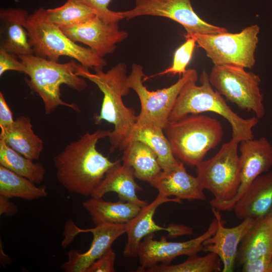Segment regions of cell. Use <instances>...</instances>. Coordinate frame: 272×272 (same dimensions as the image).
<instances>
[{
  "label": "cell",
  "mask_w": 272,
  "mask_h": 272,
  "mask_svg": "<svg viewBox=\"0 0 272 272\" xmlns=\"http://www.w3.org/2000/svg\"><path fill=\"white\" fill-rule=\"evenodd\" d=\"M110 131L86 132L66 145L53 158L58 181L69 191L92 195L108 171L118 161H111L97 149V144L108 138Z\"/></svg>",
  "instance_id": "1"
},
{
  "label": "cell",
  "mask_w": 272,
  "mask_h": 272,
  "mask_svg": "<svg viewBox=\"0 0 272 272\" xmlns=\"http://www.w3.org/2000/svg\"><path fill=\"white\" fill-rule=\"evenodd\" d=\"M77 73L96 84L103 93L100 112L94 114L93 120L95 124L104 121L112 124L113 129L108 137L110 151H123L130 141L138 119L134 110L126 107L122 100L130 89L127 85L125 63L119 62L107 72L101 70L95 73L80 63Z\"/></svg>",
  "instance_id": "2"
},
{
  "label": "cell",
  "mask_w": 272,
  "mask_h": 272,
  "mask_svg": "<svg viewBox=\"0 0 272 272\" xmlns=\"http://www.w3.org/2000/svg\"><path fill=\"white\" fill-rule=\"evenodd\" d=\"M197 80L186 83L182 88L169 117V121H176L189 115L205 112L215 113L223 117L231 124L232 139L241 142L253 139L252 128L258 123L256 116L244 118L235 112L224 98L211 85L209 74L203 71Z\"/></svg>",
  "instance_id": "3"
},
{
  "label": "cell",
  "mask_w": 272,
  "mask_h": 272,
  "mask_svg": "<svg viewBox=\"0 0 272 272\" xmlns=\"http://www.w3.org/2000/svg\"><path fill=\"white\" fill-rule=\"evenodd\" d=\"M19 58L24 64V73L29 77L26 79V82L31 91L42 100L46 115L51 114L60 106H66L77 112H81L77 104L63 101L60 94L62 85L78 92L87 88L88 84L85 79L79 76L77 73L80 63L73 60L60 63L34 54Z\"/></svg>",
  "instance_id": "4"
},
{
  "label": "cell",
  "mask_w": 272,
  "mask_h": 272,
  "mask_svg": "<svg viewBox=\"0 0 272 272\" xmlns=\"http://www.w3.org/2000/svg\"><path fill=\"white\" fill-rule=\"evenodd\" d=\"M26 27L33 54L36 56L53 61H58L62 56H68L95 71L103 70L107 64L103 57L72 41L50 22L46 9L40 8L29 15Z\"/></svg>",
  "instance_id": "5"
},
{
  "label": "cell",
  "mask_w": 272,
  "mask_h": 272,
  "mask_svg": "<svg viewBox=\"0 0 272 272\" xmlns=\"http://www.w3.org/2000/svg\"><path fill=\"white\" fill-rule=\"evenodd\" d=\"M164 131L175 157L183 163L195 167L221 142L223 136L220 121L199 114L169 121Z\"/></svg>",
  "instance_id": "6"
},
{
  "label": "cell",
  "mask_w": 272,
  "mask_h": 272,
  "mask_svg": "<svg viewBox=\"0 0 272 272\" xmlns=\"http://www.w3.org/2000/svg\"><path fill=\"white\" fill-rule=\"evenodd\" d=\"M239 144L231 139L224 144L213 157L203 160L195 166L196 177L201 187L214 196L211 201H229L238 192L241 181Z\"/></svg>",
  "instance_id": "7"
},
{
  "label": "cell",
  "mask_w": 272,
  "mask_h": 272,
  "mask_svg": "<svg viewBox=\"0 0 272 272\" xmlns=\"http://www.w3.org/2000/svg\"><path fill=\"white\" fill-rule=\"evenodd\" d=\"M259 31L257 25H252L239 33L227 31L184 37L193 38L214 65H233L251 69L255 63L254 54Z\"/></svg>",
  "instance_id": "8"
},
{
  "label": "cell",
  "mask_w": 272,
  "mask_h": 272,
  "mask_svg": "<svg viewBox=\"0 0 272 272\" xmlns=\"http://www.w3.org/2000/svg\"><path fill=\"white\" fill-rule=\"evenodd\" d=\"M143 70L141 65L133 64L127 80L128 87L137 93L141 103L136 124L151 123L164 129L182 88L188 81L197 80V72L195 69H187L170 86L150 91L143 84V79L146 76Z\"/></svg>",
  "instance_id": "9"
},
{
  "label": "cell",
  "mask_w": 272,
  "mask_h": 272,
  "mask_svg": "<svg viewBox=\"0 0 272 272\" xmlns=\"http://www.w3.org/2000/svg\"><path fill=\"white\" fill-rule=\"evenodd\" d=\"M213 87L226 100L247 112L252 111L258 118L265 110L259 84L260 77L245 68L233 65H214L209 74Z\"/></svg>",
  "instance_id": "10"
},
{
  "label": "cell",
  "mask_w": 272,
  "mask_h": 272,
  "mask_svg": "<svg viewBox=\"0 0 272 272\" xmlns=\"http://www.w3.org/2000/svg\"><path fill=\"white\" fill-rule=\"evenodd\" d=\"M120 13L127 20L142 16L171 19L184 28L186 32L185 36L228 31L224 27L212 25L200 18L194 12L190 0H135L132 9Z\"/></svg>",
  "instance_id": "11"
},
{
  "label": "cell",
  "mask_w": 272,
  "mask_h": 272,
  "mask_svg": "<svg viewBox=\"0 0 272 272\" xmlns=\"http://www.w3.org/2000/svg\"><path fill=\"white\" fill-rule=\"evenodd\" d=\"M126 224L103 223L95 227L82 229L78 228L71 220L65 225L61 246L67 247L75 237L80 233L91 232L93 240L89 249L81 253L71 250L68 253V259L60 266L65 272H86L90 266L109 249L113 242L125 233Z\"/></svg>",
  "instance_id": "12"
},
{
  "label": "cell",
  "mask_w": 272,
  "mask_h": 272,
  "mask_svg": "<svg viewBox=\"0 0 272 272\" xmlns=\"http://www.w3.org/2000/svg\"><path fill=\"white\" fill-rule=\"evenodd\" d=\"M218 221L214 217L208 229L199 236L185 241H168L165 236L160 240L154 238V233L145 236L141 242L138 252L141 266L137 271H144L159 262L169 264L181 255L191 256L202 251L203 243L215 232Z\"/></svg>",
  "instance_id": "13"
},
{
  "label": "cell",
  "mask_w": 272,
  "mask_h": 272,
  "mask_svg": "<svg viewBox=\"0 0 272 272\" xmlns=\"http://www.w3.org/2000/svg\"><path fill=\"white\" fill-rule=\"evenodd\" d=\"M241 181L238 192L231 200L225 202L210 201L212 208L220 211H230L251 183L272 167V146L265 137L239 143Z\"/></svg>",
  "instance_id": "14"
},
{
  "label": "cell",
  "mask_w": 272,
  "mask_h": 272,
  "mask_svg": "<svg viewBox=\"0 0 272 272\" xmlns=\"http://www.w3.org/2000/svg\"><path fill=\"white\" fill-rule=\"evenodd\" d=\"M169 202L181 203L182 200L176 197H167L158 193L151 202L142 207L138 214L126 224L125 233L127 234V241L123 252L124 257H137L142 240L147 235L155 232L167 231L171 237L192 233L191 228L182 225L172 224L165 227L156 223L153 217L156 210L161 205Z\"/></svg>",
  "instance_id": "15"
},
{
  "label": "cell",
  "mask_w": 272,
  "mask_h": 272,
  "mask_svg": "<svg viewBox=\"0 0 272 272\" xmlns=\"http://www.w3.org/2000/svg\"><path fill=\"white\" fill-rule=\"evenodd\" d=\"M60 28L72 41L87 45L103 58L114 52L117 44L125 40L128 35L119 29L117 23H106L97 16L78 25Z\"/></svg>",
  "instance_id": "16"
},
{
  "label": "cell",
  "mask_w": 272,
  "mask_h": 272,
  "mask_svg": "<svg viewBox=\"0 0 272 272\" xmlns=\"http://www.w3.org/2000/svg\"><path fill=\"white\" fill-rule=\"evenodd\" d=\"M218 221L215 233L203 243L202 251L217 254L222 262V272L234 270L239 244L248 231L257 219L247 218L239 225L231 228L225 227L221 211L212 208Z\"/></svg>",
  "instance_id": "17"
},
{
  "label": "cell",
  "mask_w": 272,
  "mask_h": 272,
  "mask_svg": "<svg viewBox=\"0 0 272 272\" xmlns=\"http://www.w3.org/2000/svg\"><path fill=\"white\" fill-rule=\"evenodd\" d=\"M158 193L189 201L205 200L206 196L197 177L188 174L184 163H179L162 171L150 183Z\"/></svg>",
  "instance_id": "18"
},
{
  "label": "cell",
  "mask_w": 272,
  "mask_h": 272,
  "mask_svg": "<svg viewBox=\"0 0 272 272\" xmlns=\"http://www.w3.org/2000/svg\"><path fill=\"white\" fill-rule=\"evenodd\" d=\"M29 14L21 8L1 9V46L18 57L33 54L26 26Z\"/></svg>",
  "instance_id": "19"
},
{
  "label": "cell",
  "mask_w": 272,
  "mask_h": 272,
  "mask_svg": "<svg viewBox=\"0 0 272 272\" xmlns=\"http://www.w3.org/2000/svg\"><path fill=\"white\" fill-rule=\"evenodd\" d=\"M272 209V171L258 176L234 206L240 220L256 219L268 214Z\"/></svg>",
  "instance_id": "20"
},
{
  "label": "cell",
  "mask_w": 272,
  "mask_h": 272,
  "mask_svg": "<svg viewBox=\"0 0 272 272\" xmlns=\"http://www.w3.org/2000/svg\"><path fill=\"white\" fill-rule=\"evenodd\" d=\"M118 159L117 162L106 173L91 197L102 198L108 192L118 194L119 200L137 204L141 207L147 205L146 200L141 199L137 194L142 188L135 181L133 168Z\"/></svg>",
  "instance_id": "21"
},
{
  "label": "cell",
  "mask_w": 272,
  "mask_h": 272,
  "mask_svg": "<svg viewBox=\"0 0 272 272\" xmlns=\"http://www.w3.org/2000/svg\"><path fill=\"white\" fill-rule=\"evenodd\" d=\"M0 140L24 156L38 160L44 148L42 140L32 129L31 118L20 116L9 126L1 128Z\"/></svg>",
  "instance_id": "22"
},
{
  "label": "cell",
  "mask_w": 272,
  "mask_h": 272,
  "mask_svg": "<svg viewBox=\"0 0 272 272\" xmlns=\"http://www.w3.org/2000/svg\"><path fill=\"white\" fill-rule=\"evenodd\" d=\"M272 253V214L270 212L257 219L242 239L236 263L239 265Z\"/></svg>",
  "instance_id": "23"
},
{
  "label": "cell",
  "mask_w": 272,
  "mask_h": 272,
  "mask_svg": "<svg viewBox=\"0 0 272 272\" xmlns=\"http://www.w3.org/2000/svg\"><path fill=\"white\" fill-rule=\"evenodd\" d=\"M83 206L96 225L103 223L127 224L141 210L140 206L119 200L113 202L91 197Z\"/></svg>",
  "instance_id": "24"
},
{
  "label": "cell",
  "mask_w": 272,
  "mask_h": 272,
  "mask_svg": "<svg viewBox=\"0 0 272 272\" xmlns=\"http://www.w3.org/2000/svg\"><path fill=\"white\" fill-rule=\"evenodd\" d=\"M132 140L148 146L156 154L162 170L169 169L180 161L174 155L170 142L160 126L151 123L136 124L131 134Z\"/></svg>",
  "instance_id": "25"
},
{
  "label": "cell",
  "mask_w": 272,
  "mask_h": 272,
  "mask_svg": "<svg viewBox=\"0 0 272 272\" xmlns=\"http://www.w3.org/2000/svg\"><path fill=\"white\" fill-rule=\"evenodd\" d=\"M123 151L121 160L133 168L135 178L150 183L162 171L156 154L145 143L132 140Z\"/></svg>",
  "instance_id": "26"
},
{
  "label": "cell",
  "mask_w": 272,
  "mask_h": 272,
  "mask_svg": "<svg viewBox=\"0 0 272 272\" xmlns=\"http://www.w3.org/2000/svg\"><path fill=\"white\" fill-rule=\"evenodd\" d=\"M36 183L0 165V195L9 198H20L28 200L46 196L44 186Z\"/></svg>",
  "instance_id": "27"
},
{
  "label": "cell",
  "mask_w": 272,
  "mask_h": 272,
  "mask_svg": "<svg viewBox=\"0 0 272 272\" xmlns=\"http://www.w3.org/2000/svg\"><path fill=\"white\" fill-rule=\"evenodd\" d=\"M0 165L36 184L43 181L46 173L42 164L35 163L33 160L24 156L2 140H0Z\"/></svg>",
  "instance_id": "28"
},
{
  "label": "cell",
  "mask_w": 272,
  "mask_h": 272,
  "mask_svg": "<svg viewBox=\"0 0 272 272\" xmlns=\"http://www.w3.org/2000/svg\"><path fill=\"white\" fill-rule=\"evenodd\" d=\"M48 19L59 28L78 25L97 16L90 8L76 0H67L62 6L46 9Z\"/></svg>",
  "instance_id": "29"
},
{
  "label": "cell",
  "mask_w": 272,
  "mask_h": 272,
  "mask_svg": "<svg viewBox=\"0 0 272 272\" xmlns=\"http://www.w3.org/2000/svg\"><path fill=\"white\" fill-rule=\"evenodd\" d=\"M221 259L215 253L209 252L203 256H189L183 262L169 265L157 264L145 270L148 272H213L222 270Z\"/></svg>",
  "instance_id": "30"
},
{
  "label": "cell",
  "mask_w": 272,
  "mask_h": 272,
  "mask_svg": "<svg viewBox=\"0 0 272 272\" xmlns=\"http://www.w3.org/2000/svg\"><path fill=\"white\" fill-rule=\"evenodd\" d=\"M195 40L191 37L186 38V41L175 51L172 65L165 70L157 74L144 77L143 82L152 78L166 74H178L181 77L186 71L196 45Z\"/></svg>",
  "instance_id": "31"
},
{
  "label": "cell",
  "mask_w": 272,
  "mask_h": 272,
  "mask_svg": "<svg viewBox=\"0 0 272 272\" xmlns=\"http://www.w3.org/2000/svg\"><path fill=\"white\" fill-rule=\"evenodd\" d=\"M92 10L102 21L108 23H118L123 19L120 12L109 9L112 0H76Z\"/></svg>",
  "instance_id": "32"
},
{
  "label": "cell",
  "mask_w": 272,
  "mask_h": 272,
  "mask_svg": "<svg viewBox=\"0 0 272 272\" xmlns=\"http://www.w3.org/2000/svg\"><path fill=\"white\" fill-rule=\"evenodd\" d=\"M115 259V252L111 247L95 261L86 272H113Z\"/></svg>",
  "instance_id": "33"
},
{
  "label": "cell",
  "mask_w": 272,
  "mask_h": 272,
  "mask_svg": "<svg viewBox=\"0 0 272 272\" xmlns=\"http://www.w3.org/2000/svg\"><path fill=\"white\" fill-rule=\"evenodd\" d=\"M17 55L0 47V76L9 71L24 72L23 62L18 60Z\"/></svg>",
  "instance_id": "34"
},
{
  "label": "cell",
  "mask_w": 272,
  "mask_h": 272,
  "mask_svg": "<svg viewBox=\"0 0 272 272\" xmlns=\"http://www.w3.org/2000/svg\"><path fill=\"white\" fill-rule=\"evenodd\" d=\"M241 266L243 272H272V253L263 255Z\"/></svg>",
  "instance_id": "35"
},
{
  "label": "cell",
  "mask_w": 272,
  "mask_h": 272,
  "mask_svg": "<svg viewBox=\"0 0 272 272\" xmlns=\"http://www.w3.org/2000/svg\"><path fill=\"white\" fill-rule=\"evenodd\" d=\"M13 113L9 106L5 96L0 92V128L10 126L14 121Z\"/></svg>",
  "instance_id": "36"
},
{
  "label": "cell",
  "mask_w": 272,
  "mask_h": 272,
  "mask_svg": "<svg viewBox=\"0 0 272 272\" xmlns=\"http://www.w3.org/2000/svg\"><path fill=\"white\" fill-rule=\"evenodd\" d=\"M10 198L0 195V215L11 216L18 211L16 204L10 201Z\"/></svg>",
  "instance_id": "37"
},
{
  "label": "cell",
  "mask_w": 272,
  "mask_h": 272,
  "mask_svg": "<svg viewBox=\"0 0 272 272\" xmlns=\"http://www.w3.org/2000/svg\"><path fill=\"white\" fill-rule=\"evenodd\" d=\"M270 212H271V214H272V209H271V211H270Z\"/></svg>",
  "instance_id": "38"
}]
</instances>
